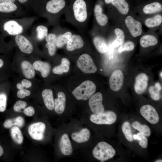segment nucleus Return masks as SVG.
<instances>
[{
  "mask_svg": "<svg viewBox=\"0 0 162 162\" xmlns=\"http://www.w3.org/2000/svg\"><path fill=\"white\" fill-rule=\"evenodd\" d=\"M76 64L77 67L85 73H94L97 70L96 66L92 57L88 54L84 53L81 55Z\"/></svg>",
  "mask_w": 162,
  "mask_h": 162,
  "instance_id": "5",
  "label": "nucleus"
},
{
  "mask_svg": "<svg viewBox=\"0 0 162 162\" xmlns=\"http://www.w3.org/2000/svg\"><path fill=\"white\" fill-rule=\"evenodd\" d=\"M90 133L89 130L86 128L82 129L79 132H74L71 135L73 140L76 142L81 143L88 141L90 137Z\"/></svg>",
  "mask_w": 162,
  "mask_h": 162,
  "instance_id": "21",
  "label": "nucleus"
},
{
  "mask_svg": "<svg viewBox=\"0 0 162 162\" xmlns=\"http://www.w3.org/2000/svg\"><path fill=\"white\" fill-rule=\"evenodd\" d=\"M125 25L131 34L134 37L140 36L142 32V26L141 23L136 20L131 15L127 16L125 19Z\"/></svg>",
  "mask_w": 162,
  "mask_h": 162,
  "instance_id": "6",
  "label": "nucleus"
},
{
  "mask_svg": "<svg viewBox=\"0 0 162 162\" xmlns=\"http://www.w3.org/2000/svg\"><path fill=\"white\" fill-rule=\"evenodd\" d=\"M31 94L30 92L26 89L24 88L21 90H19L17 92V96L18 98L22 99L26 96H28Z\"/></svg>",
  "mask_w": 162,
  "mask_h": 162,
  "instance_id": "43",
  "label": "nucleus"
},
{
  "mask_svg": "<svg viewBox=\"0 0 162 162\" xmlns=\"http://www.w3.org/2000/svg\"><path fill=\"white\" fill-rule=\"evenodd\" d=\"M93 43L97 51L101 53L106 52L108 46L105 38L102 36L98 34L93 35Z\"/></svg>",
  "mask_w": 162,
  "mask_h": 162,
  "instance_id": "16",
  "label": "nucleus"
},
{
  "mask_svg": "<svg viewBox=\"0 0 162 162\" xmlns=\"http://www.w3.org/2000/svg\"><path fill=\"white\" fill-rule=\"evenodd\" d=\"M4 64V62L0 58V68L2 67Z\"/></svg>",
  "mask_w": 162,
  "mask_h": 162,
  "instance_id": "50",
  "label": "nucleus"
},
{
  "mask_svg": "<svg viewBox=\"0 0 162 162\" xmlns=\"http://www.w3.org/2000/svg\"><path fill=\"white\" fill-rule=\"evenodd\" d=\"M3 28L11 35H16L21 33L23 31L22 27L14 20H10L5 22Z\"/></svg>",
  "mask_w": 162,
  "mask_h": 162,
  "instance_id": "17",
  "label": "nucleus"
},
{
  "mask_svg": "<svg viewBox=\"0 0 162 162\" xmlns=\"http://www.w3.org/2000/svg\"><path fill=\"white\" fill-rule=\"evenodd\" d=\"M116 38L113 41L112 46L114 47H117L122 45L125 39V34L123 30L119 28H116L114 30Z\"/></svg>",
  "mask_w": 162,
  "mask_h": 162,
  "instance_id": "33",
  "label": "nucleus"
},
{
  "mask_svg": "<svg viewBox=\"0 0 162 162\" xmlns=\"http://www.w3.org/2000/svg\"><path fill=\"white\" fill-rule=\"evenodd\" d=\"M21 65L23 74L26 78L30 79L34 77L35 74L34 69L30 62L24 61Z\"/></svg>",
  "mask_w": 162,
  "mask_h": 162,
  "instance_id": "26",
  "label": "nucleus"
},
{
  "mask_svg": "<svg viewBox=\"0 0 162 162\" xmlns=\"http://www.w3.org/2000/svg\"><path fill=\"white\" fill-rule=\"evenodd\" d=\"M162 87L160 84L156 82L154 86H152L149 87V92L152 98L154 100H158L160 98V92Z\"/></svg>",
  "mask_w": 162,
  "mask_h": 162,
  "instance_id": "31",
  "label": "nucleus"
},
{
  "mask_svg": "<svg viewBox=\"0 0 162 162\" xmlns=\"http://www.w3.org/2000/svg\"><path fill=\"white\" fill-rule=\"evenodd\" d=\"M117 118V115L114 112L108 111L100 114H92L90 116V119L92 122L96 124H111L116 122Z\"/></svg>",
  "mask_w": 162,
  "mask_h": 162,
  "instance_id": "4",
  "label": "nucleus"
},
{
  "mask_svg": "<svg viewBox=\"0 0 162 162\" xmlns=\"http://www.w3.org/2000/svg\"><path fill=\"white\" fill-rule=\"evenodd\" d=\"M120 46L118 50L119 53L124 51H132L134 49L135 47L134 43L131 41H127Z\"/></svg>",
  "mask_w": 162,
  "mask_h": 162,
  "instance_id": "39",
  "label": "nucleus"
},
{
  "mask_svg": "<svg viewBox=\"0 0 162 162\" xmlns=\"http://www.w3.org/2000/svg\"><path fill=\"white\" fill-rule=\"evenodd\" d=\"M32 66L35 70L40 72L43 77L46 78L49 75L50 71V66L48 63L38 60L33 63Z\"/></svg>",
  "mask_w": 162,
  "mask_h": 162,
  "instance_id": "22",
  "label": "nucleus"
},
{
  "mask_svg": "<svg viewBox=\"0 0 162 162\" xmlns=\"http://www.w3.org/2000/svg\"><path fill=\"white\" fill-rule=\"evenodd\" d=\"M59 147L61 152L65 155H70L73 152V148L68 135L64 134L62 136L60 142Z\"/></svg>",
  "mask_w": 162,
  "mask_h": 162,
  "instance_id": "18",
  "label": "nucleus"
},
{
  "mask_svg": "<svg viewBox=\"0 0 162 162\" xmlns=\"http://www.w3.org/2000/svg\"><path fill=\"white\" fill-rule=\"evenodd\" d=\"M45 47L48 49L49 53L50 56H52L55 55L57 47L56 44L47 42L45 45Z\"/></svg>",
  "mask_w": 162,
  "mask_h": 162,
  "instance_id": "42",
  "label": "nucleus"
},
{
  "mask_svg": "<svg viewBox=\"0 0 162 162\" xmlns=\"http://www.w3.org/2000/svg\"><path fill=\"white\" fill-rule=\"evenodd\" d=\"M45 129V124L41 122H38L30 125L28 128V131L30 136L33 139L41 140L44 138Z\"/></svg>",
  "mask_w": 162,
  "mask_h": 162,
  "instance_id": "9",
  "label": "nucleus"
},
{
  "mask_svg": "<svg viewBox=\"0 0 162 162\" xmlns=\"http://www.w3.org/2000/svg\"><path fill=\"white\" fill-rule=\"evenodd\" d=\"M23 113L27 116H31L34 113L35 110L32 106H29L24 110Z\"/></svg>",
  "mask_w": 162,
  "mask_h": 162,
  "instance_id": "45",
  "label": "nucleus"
},
{
  "mask_svg": "<svg viewBox=\"0 0 162 162\" xmlns=\"http://www.w3.org/2000/svg\"><path fill=\"white\" fill-rule=\"evenodd\" d=\"M36 30L37 33V38L39 40H43L48 34V28L45 26L40 25L38 26Z\"/></svg>",
  "mask_w": 162,
  "mask_h": 162,
  "instance_id": "38",
  "label": "nucleus"
},
{
  "mask_svg": "<svg viewBox=\"0 0 162 162\" xmlns=\"http://www.w3.org/2000/svg\"><path fill=\"white\" fill-rule=\"evenodd\" d=\"M70 64L69 60L66 58H63L61 59V64L54 67L52 69V72L54 73L57 74L67 73L69 70Z\"/></svg>",
  "mask_w": 162,
  "mask_h": 162,
  "instance_id": "28",
  "label": "nucleus"
},
{
  "mask_svg": "<svg viewBox=\"0 0 162 162\" xmlns=\"http://www.w3.org/2000/svg\"><path fill=\"white\" fill-rule=\"evenodd\" d=\"M21 3H23L26 2L27 0H18Z\"/></svg>",
  "mask_w": 162,
  "mask_h": 162,
  "instance_id": "52",
  "label": "nucleus"
},
{
  "mask_svg": "<svg viewBox=\"0 0 162 162\" xmlns=\"http://www.w3.org/2000/svg\"><path fill=\"white\" fill-rule=\"evenodd\" d=\"M95 84L90 80H86L76 87L72 92V94L78 100L89 99L96 92Z\"/></svg>",
  "mask_w": 162,
  "mask_h": 162,
  "instance_id": "2",
  "label": "nucleus"
},
{
  "mask_svg": "<svg viewBox=\"0 0 162 162\" xmlns=\"http://www.w3.org/2000/svg\"><path fill=\"white\" fill-rule=\"evenodd\" d=\"M21 84L24 88H30L32 85L31 81L26 79H23L21 81Z\"/></svg>",
  "mask_w": 162,
  "mask_h": 162,
  "instance_id": "46",
  "label": "nucleus"
},
{
  "mask_svg": "<svg viewBox=\"0 0 162 162\" xmlns=\"http://www.w3.org/2000/svg\"><path fill=\"white\" fill-rule=\"evenodd\" d=\"M17 8V6L13 2H7L0 3V12H10L15 11Z\"/></svg>",
  "mask_w": 162,
  "mask_h": 162,
  "instance_id": "35",
  "label": "nucleus"
},
{
  "mask_svg": "<svg viewBox=\"0 0 162 162\" xmlns=\"http://www.w3.org/2000/svg\"><path fill=\"white\" fill-rule=\"evenodd\" d=\"M72 32L66 31L57 36L56 44L57 47L61 48L66 45L73 34Z\"/></svg>",
  "mask_w": 162,
  "mask_h": 162,
  "instance_id": "27",
  "label": "nucleus"
},
{
  "mask_svg": "<svg viewBox=\"0 0 162 162\" xmlns=\"http://www.w3.org/2000/svg\"><path fill=\"white\" fill-rule=\"evenodd\" d=\"M116 151L113 147L106 142H99L92 151V154L96 159L103 162L112 158Z\"/></svg>",
  "mask_w": 162,
  "mask_h": 162,
  "instance_id": "3",
  "label": "nucleus"
},
{
  "mask_svg": "<svg viewBox=\"0 0 162 162\" xmlns=\"http://www.w3.org/2000/svg\"><path fill=\"white\" fill-rule=\"evenodd\" d=\"M102 100V95L100 92L94 94L89 98V105L91 111L94 114H100L104 112Z\"/></svg>",
  "mask_w": 162,
  "mask_h": 162,
  "instance_id": "8",
  "label": "nucleus"
},
{
  "mask_svg": "<svg viewBox=\"0 0 162 162\" xmlns=\"http://www.w3.org/2000/svg\"><path fill=\"white\" fill-rule=\"evenodd\" d=\"M155 162H162V160L161 159H159L157 160H156Z\"/></svg>",
  "mask_w": 162,
  "mask_h": 162,
  "instance_id": "53",
  "label": "nucleus"
},
{
  "mask_svg": "<svg viewBox=\"0 0 162 162\" xmlns=\"http://www.w3.org/2000/svg\"><path fill=\"white\" fill-rule=\"evenodd\" d=\"M124 77L123 73L121 70H117L114 71L109 80L111 89L115 92L121 89L123 86Z\"/></svg>",
  "mask_w": 162,
  "mask_h": 162,
  "instance_id": "11",
  "label": "nucleus"
},
{
  "mask_svg": "<svg viewBox=\"0 0 162 162\" xmlns=\"http://www.w3.org/2000/svg\"><path fill=\"white\" fill-rule=\"evenodd\" d=\"M24 123L25 120L23 118L19 116L15 118L7 119L4 122L3 126L6 128H10L14 126L22 127Z\"/></svg>",
  "mask_w": 162,
  "mask_h": 162,
  "instance_id": "29",
  "label": "nucleus"
},
{
  "mask_svg": "<svg viewBox=\"0 0 162 162\" xmlns=\"http://www.w3.org/2000/svg\"><path fill=\"white\" fill-rule=\"evenodd\" d=\"M158 42L156 37L151 34H146L142 36L140 40V44L143 48L155 45L158 44Z\"/></svg>",
  "mask_w": 162,
  "mask_h": 162,
  "instance_id": "25",
  "label": "nucleus"
},
{
  "mask_svg": "<svg viewBox=\"0 0 162 162\" xmlns=\"http://www.w3.org/2000/svg\"><path fill=\"white\" fill-rule=\"evenodd\" d=\"M84 45L83 37L81 35L73 34L66 44V49L69 52H72L83 47Z\"/></svg>",
  "mask_w": 162,
  "mask_h": 162,
  "instance_id": "12",
  "label": "nucleus"
},
{
  "mask_svg": "<svg viewBox=\"0 0 162 162\" xmlns=\"http://www.w3.org/2000/svg\"><path fill=\"white\" fill-rule=\"evenodd\" d=\"M16 86L17 88L19 89V90H21L24 88L22 84L19 83L17 84Z\"/></svg>",
  "mask_w": 162,
  "mask_h": 162,
  "instance_id": "47",
  "label": "nucleus"
},
{
  "mask_svg": "<svg viewBox=\"0 0 162 162\" xmlns=\"http://www.w3.org/2000/svg\"><path fill=\"white\" fill-rule=\"evenodd\" d=\"M160 76L162 77V72H161V73H160Z\"/></svg>",
  "mask_w": 162,
  "mask_h": 162,
  "instance_id": "54",
  "label": "nucleus"
},
{
  "mask_svg": "<svg viewBox=\"0 0 162 162\" xmlns=\"http://www.w3.org/2000/svg\"><path fill=\"white\" fill-rule=\"evenodd\" d=\"M162 22V16L160 14H157L152 17L146 19L144 23L147 27L152 28L159 26Z\"/></svg>",
  "mask_w": 162,
  "mask_h": 162,
  "instance_id": "30",
  "label": "nucleus"
},
{
  "mask_svg": "<svg viewBox=\"0 0 162 162\" xmlns=\"http://www.w3.org/2000/svg\"><path fill=\"white\" fill-rule=\"evenodd\" d=\"M91 14V8L86 0H72L64 14L68 22L81 29L87 25Z\"/></svg>",
  "mask_w": 162,
  "mask_h": 162,
  "instance_id": "1",
  "label": "nucleus"
},
{
  "mask_svg": "<svg viewBox=\"0 0 162 162\" xmlns=\"http://www.w3.org/2000/svg\"><path fill=\"white\" fill-rule=\"evenodd\" d=\"M112 0H104L105 3L107 4H110L111 3Z\"/></svg>",
  "mask_w": 162,
  "mask_h": 162,
  "instance_id": "51",
  "label": "nucleus"
},
{
  "mask_svg": "<svg viewBox=\"0 0 162 162\" xmlns=\"http://www.w3.org/2000/svg\"><path fill=\"white\" fill-rule=\"evenodd\" d=\"M140 112L144 118L152 124L157 123L159 121L157 112L154 107L150 105L143 106L140 108Z\"/></svg>",
  "mask_w": 162,
  "mask_h": 162,
  "instance_id": "7",
  "label": "nucleus"
},
{
  "mask_svg": "<svg viewBox=\"0 0 162 162\" xmlns=\"http://www.w3.org/2000/svg\"><path fill=\"white\" fill-rule=\"evenodd\" d=\"M94 14L96 22L100 26H106L108 21L107 16L103 13V9L101 5L96 4L94 8Z\"/></svg>",
  "mask_w": 162,
  "mask_h": 162,
  "instance_id": "15",
  "label": "nucleus"
},
{
  "mask_svg": "<svg viewBox=\"0 0 162 162\" xmlns=\"http://www.w3.org/2000/svg\"><path fill=\"white\" fill-rule=\"evenodd\" d=\"M142 11L147 14L161 12L162 11V4L158 1H154L147 3L143 6Z\"/></svg>",
  "mask_w": 162,
  "mask_h": 162,
  "instance_id": "19",
  "label": "nucleus"
},
{
  "mask_svg": "<svg viewBox=\"0 0 162 162\" xmlns=\"http://www.w3.org/2000/svg\"><path fill=\"white\" fill-rule=\"evenodd\" d=\"M148 79L147 75L144 73H140L136 77L134 88L137 94H141L145 92L148 86Z\"/></svg>",
  "mask_w": 162,
  "mask_h": 162,
  "instance_id": "13",
  "label": "nucleus"
},
{
  "mask_svg": "<svg viewBox=\"0 0 162 162\" xmlns=\"http://www.w3.org/2000/svg\"><path fill=\"white\" fill-rule=\"evenodd\" d=\"M122 130L127 139L130 142L133 140L131 128L129 122L126 121L123 124L122 126Z\"/></svg>",
  "mask_w": 162,
  "mask_h": 162,
  "instance_id": "36",
  "label": "nucleus"
},
{
  "mask_svg": "<svg viewBox=\"0 0 162 162\" xmlns=\"http://www.w3.org/2000/svg\"><path fill=\"white\" fill-rule=\"evenodd\" d=\"M16 43L20 50L22 52L30 54L33 50V46L31 43L24 36L17 35L15 38Z\"/></svg>",
  "mask_w": 162,
  "mask_h": 162,
  "instance_id": "14",
  "label": "nucleus"
},
{
  "mask_svg": "<svg viewBox=\"0 0 162 162\" xmlns=\"http://www.w3.org/2000/svg\"><path fill=\"white\" fill-rule=\"evenodd\" d=\"M58 98L54 100V109L55 112L58 114L62 113L64 112L66 102V96L62 92L58 94Z\"/></svg>",
  "mask_w": 162,
  "mask_h": 162,
  "instance_id": "20",
  "label": "nucleus"
},
{
  "mask_svg": "<svg viewBox=\"0 0 162 162\" xmlns=\"http://www.w3.org/2000/svg\"><path fill=\"white\" fill-rule=\"evenodd\" d=\"M4 151L2 147L0 145V157L3 154Z\"/></svg>",
  "mask_w": 162,
  "mask_h": 162,
  "instance_id": "49",
  "label": "nucleus"
},
{
  "mask_svg": "<svg viewBox=\"0 0 162 162\" xmlns=\"http://www.w3.org/2000/svg\"><path fill=\"white\" fill-rule=\"evenodd\" d=\"M133 137L134 140L139 141V144L142 148H146L147 147L148 141L144 135L140 132L134 135Z\"/></svg>",
  "mask_w": 162,
  "mask_h": 162,
  "instance_id": "37",
  "label": "nucleus"
},
{
  "mask_svg": "<svg viewBox=\"0 0 162 162\" xmlns=\"http://www.w3.org/2000/svg\"><path fill=\"white\" fill-rule=\"evenodd\" d=\"M42 96L46 107L49 110H53L54 109V100L52 91L50 89H45L42 92Z\"/></svg>",
  "mask_w": 162,
  "mask_h": 162,
  "instance_id": "23",
  "label": "nucleus"
},
{
  "mask_svg": "<svg viewBox=\"0 0 162 162\" xmlns=\"http://www.w3.org/2000/svg\"><path fill=\"white\" fill-rule=\"evenodd\" d=\"M132 126L145 136H149L151 135L150 129L146 125L141 124L139 122L135 121L132 123Z\"/></svg>",
  "mask_w": 162,
  "mask_h": 162,
  "instance_id": "34",
  "label": "nucleus"
},
{
  "mask_svg": "<svg viewBox=\"0 0 162 162\" xmlns=\"http://www.w3.org/2000/svg\"><path fill=\"white\" fill-rule=\"evenodd\" d=\"M10 134L12 139L16 143L19 144L22 143L23 137L19 127L17 126L13 127L10 130Z\"/></svg>",
  "mask_w": 162,
  "mask_h": 162,
  "instance_id": "32",
  "label": "nucleus"
},
{
  "mask_svg": "<svg viewBox=\"0 0 162 162\" xmlns=\"http://www.w3.org/2000/svg\"><path fill=\"white\" fill-rule=\"evenodd\" d=\"M67 6L66 0H50L46 3V8L51 14H56L62 12L64 14Z\"/></svg>",
  "mask_w": 162,
  "mask_h": 162,
  "instance_id": "10",
  "label": "nucleus"
},
{
  "mask_svg": "<svg viewBox=\"0 0 162 162\" xmlns=\"http://www.w3.org/2000/svg\"><path fill=\"white\" fill-rule=\"evenodd\" d=\"M7 96L3 93H0V112L5 111L7 106Z\"/></svg>",
  "mask_w": 162,
  "mask_h": 162,
  "instance_id": "41",
  "label": "nucleus"
},
{
  "mask_svg": "<svg viewBox=\"0 0 162 162\" xmlns=\"http://www.w3.org/2000/svg\"><path fill=\"white\" fill-rule=\"evenodd\" d=\"M110 4L122 15H126L129 12V5L126 0H112Z\"/></svg>",
  "mask_w": 162,
  "mask_h": 162,
  "instance_id": "24",
  "label": "nucleus"
},
{
  "mask_svg": "<svg viewBox=\"0 0 162 162\" xmlns=\"http://www.w3.org/2000/svg\"><path fill=\"white\" fill-rule=\"evenodd\" d=\"M27 105V103L22 100H18L14 104L13 109L16 112H22V110L24 109Z\"/></svg>",
  "mask_w": 162,
  "mask_h": 162,
  "instance_id": "40",
  "label": "nucleus"
},
{
  "mask_svg": "<svg viewBox=\"0 0 162 162\" xmlns=\"http://www.w3.org/2000/svg\"><path fill=\"white\" fill-rule=\"evenodd\" d=\"M57 36L55 34L50 33L48 34L45 38L46 41L47 42L52 43L56 44Z\"/></svg>",
  "mask_w": 162,
  "mask_h": 162,
  "instance_id": "44",
  "label": "nucleus"
},
{
  "mask_svg": "<svg viewBox=\"0 0 162 162\" xmlns=\"http://www.w3.org/2000/svg\"><path fill=\"white\" fill-rule=\"evenodd\" d=\"M15 0H0V3L7 2H14Z\"/></svg>",
  "mask_w": 162,
  "mask_h": 162,
  "instance_id": "48",
  "label": "nucleus"
}]
</instances>
